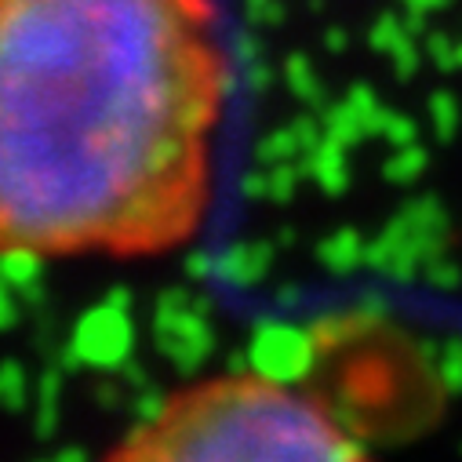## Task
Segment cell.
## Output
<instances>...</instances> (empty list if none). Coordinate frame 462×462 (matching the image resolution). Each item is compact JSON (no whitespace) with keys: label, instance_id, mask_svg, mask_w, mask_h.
I'll use <instances>...</instances> for the list:
<instances>
[{"label":"cell","instance_id":"6da1fadb","mask_svg":"<svg viewBox=\"0 0 462 462\" xmlns=\"http://www.w3.org/2000/svg\"><path fill=\"white\" fill-rule=\"evenodd\" d=\"M234 55L218 0H0V248L143 263L208 226Z\"/></svg>","mask_w":462,"mask_h":462},{"label":"cell","instance_id":"7a4b0ae2","mask_svg":"<svg viewBox=\"0 0 462 462\" xmlns=\"http://www.w3.org/2000/svg\"><path fill=\"white\" fill-rule=\"evenodd\" d=\"M102 462H372L328 401L266 372H215L164 393Z\"/></svg>","mask_w":462,"mask_h":462}]
</instances>
